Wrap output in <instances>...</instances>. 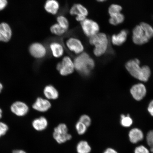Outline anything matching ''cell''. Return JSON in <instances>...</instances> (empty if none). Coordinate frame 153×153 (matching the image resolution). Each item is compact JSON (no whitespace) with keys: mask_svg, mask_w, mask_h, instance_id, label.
Listing matches in <instances>:
<instances>
[{"mask_svg":"<svg viewBox=\"0 0 153 153\" xmlns=\"http://www.w3.org/2000/svg\"><path fill=\"white\" fill-rule=\"evenodd\" d=\"M133 123V120L130 117L129 115L127 116H125L123 118H121V125L124 127H129L131 126Z\"/></svg>","mask_w":153,"mask_h":153,"instance_id":"28","label":"cell"},{"mask_svg":"<svg viewBox=\"0 0 153 153\" xmlns=\"http://www.w3.org/2000/svg\"><path fill=\"white\" fill-rule=\"evenodd\" d=\"M69 13L72 16H75L76 20L80 23L87 18L89 11L85 6L81 4L76 3L71 7Z\"/></svg>","mask_w":153,"mask_h":153,"instance_id":"7","label":"cell"},{"mask_svg":"<svg viewBox=\"0 0 153 153\" xmlns=\"http://www.w3.org/2000/svg\"><path fill=\"white\" fill-rule=\"evenodd\" d=\"M44 93L46 97L49 100H56L59 96L58 91L52 85L45 87L44 90Z\"/></svg>","mask_w":153,"mask_h":153,"instance_id":"18","label":"cell"},{"mask_svg":"<svg viewBox=\"0 0 153 153\" xmlns=\"http://www.w3.org/2000/svg\"><path fill=\"white\" fill-rule=\"evenodd\" d=\"M128 34V30L124 29L118 34H113L111 37V42L112 45L118 46L123 45L127 39Z\"/></svg>","mask_w":153,"mask_h":153,"instance_id":"13","label":"cell"},{"mask_svg":"<svg viewBox=\"0 0 153 153\" xmlns=\"http://www.w3.org/2000/svg\"><path fill=\"white\" fill-rule=\"evenodd\" d=\"M3 89V85L0 83V93L1 92V90Z\"/></svg>","mask_w":153,"mask_h":153,"instance_id":"38","label":"cell"},{"mask_svg":"<svg viewBox=\"0 0 153 153\" xmlns=\"http://www.w3.org/2000/svg\"><path fill=\"white\" fill-rule=\"evenodd\" d=\"M8 130V126L3 122H0V137L4 135Z\"/></svg>","mask_w":153,"mask_h":153,"instance_id":"31","label":"cell"},{"mask_svg":"<svg viewBox=\"0 0 153 153\" xmlns=\"http://www.w3.org/2000/svg\"><path fill=\"white\" fill-rule=\"evenodd\" d=\"M56 69L62 76L70 75L75 70L74 61L67 56L63 57L62 61L57 64Z\"/></svg>","mask_w":153,"mask_h":153,"instance_id":"5","label":"cell"},{"mask_svg":"<svg viewBox=\"0 0 153 153\" xmlns=\"http://www.w3.org/2000/svg\"><path fill=\"white\" fill-rule=\"evenodd\" d=\"M74 62L75 70L84 76L89 75L95 66L94 60L85 52L78 55Z\"/></svg>","mask_w":153,"mask_h":153,"instance_id":"3","label":"cell"},{"mask_svg":"<svg viewBox=\"0 0 153 153\" xmlns=\"http://www.w3.org/2000/svg\"><path fill=\"white\" fill-rule=\"evenodd\" d=\"M147 143L151 147V152L153 153V130L149 131L146 137Z\"/></svg>","mask_w":153,"mask_h":153,"instance_id":"29","label":"cell"},{"mask_svg":"<svg viewBox=\"0 0 153 153\" xmlns=\"http://www.w3.org/2000/svg\"><path fill=\"white\" fill-rule=\"evenodd\" d=\"M150 39L153 37V28L150 25L143 22L140 24Z\"/></svg>","mask_w":153,"mask_h":153,"instance_id":"25","label":"cell"},{"mask_svg":"<svg viewBox=\"0 0 153 153\" xmlns=\"http://www.w3.org/2000/svg\"><path fill=\"white\" fill-rule=\"evenodd\" d=\"M60 8V3L57 0H47L45 4V9L46 11L53 15L57 14Z\"/></svg>","mask_w":153,"mask_h":153,"instance_id":"17","label":"cell"},{"mask_svg":"<svg viewBox=\"0 0 153 153\" xmlns=\"http://www.w3.org/2000/svg\"><path fill=\"white\" fill-rule=\"evenodd\" d=\"M148 110L151 115L153 117V100L151 101L149 104Z\"/></svg>","mask_w":153,"mask_h":153,"instance_id":"34","label":"cell"},{"mask_svg":"<svg viewBox=\"0 0 153 153\" xmlns=\"http://www.w3.org/2000/svg\"><path fill=\"white\" fill-rule=\"evenodd\" d=\"M80 24L83 33L89 38L100 32V27L98 23L91 19L87 18L80 22Z\"/></svg>","mask_w":153,"mask_h":153,"instance_id":"4","label":"cell"},{"mask_svg":"<svg viewBox=\"0 0 153 153\" xmlns=\"http://www.w3.org/2000/svg\"><path fill=\"white\" fill-rule=\"evenodd\" d=\"M96 1L97 2H98L102 3L106 1V0H96Z\"/></svg>","mask_w":153,"mask_h":153,"instance_id":"37","label":"cell"},{"mask_svg":"<svg viewBox=\"0 0 153 153\" xmlns=\"http://www.w3.org/2000/svg\"><path fill=\"white\" fill-rule=\"evenodd\" d=\"M87 127L85 124L79 121L76 123V131L79 135H83L87 131Z\"/></svg>","mask_w":153,"mask_h":153,"instance_id":"27","label":"cell"},{"mask_svg":"<svg viewBox=\"0 0 153 153\" xmlns=\"http://www.w3.org/2000/svg\"><path fill=\"white\" fill-rule=\"evenodd\" d=\"M133 43L137 45H142L148 42L150 40L140 25L133 28L132 31Z\"/></svg>","mask_w":153,"mask_h":153,"instance_id":"8","label":"cell"},{"mask_svg":"<svg viewBox=\"0 0 153 153\" xmlns=\"http://www.w3.org/2000/svg\"><path fill=\"white\" fill-rule=\"evenodd\" d=\"M49 47L53 56L55 58H60L64 54V47L62 44L59 42H52L50 44Z\"/></svg>","mask_w":153,"mask_h":153,"instance_id":"16","label":"cell"},{"mask_svg":"<svg viewBox=\"0 0 153 153\" xmlns=\"http://www.w3.org/2000/svg\"><path fill=\"white\" fill-rule=\"evenodd\" d=\"M76 151L78 153H89L91 152V148L87 141H81L76 146Z\"/></svg>","mask_w":153,"mask_h":153,"instance_id":"22","label":"cell"},{"mask_svg":"<svg viewBox=\"0 0 153 153\" xmlns=\"http://www.w3.org/2000/svg\"><path fill=\"white\" fill-rule=\"evenodd\" d=\"M29 51L32 56L37 59L43 58L47 53V49L45 46L39 43L32 44L30 47Z\"/></svg>","mask_w":153,"mask_h":153,"instance_id":"10","label":"cell"},{"mask_svg":"<svg viewBox=\"0 0 153 153\" xmlns=\"http://www.w3.org/2000/svg\"><path fill=\"white\" fill-rule=\"evenodd\" d=\"M140 62L139 59L131 60L126 63V68L133 77L140 81L146 82L150 76L151 71L148 66H140Z\"/></svg>","mask_w":153,"mask_h":153,"instance_id":"1","label":"cell"},{"mask_svg":"<svg viewBox=\"0 0 153 153\" xmlns=\"http://www.w3.org/2000/svg\"><path fill=\"white\" fill-rule=\"evenodd\" d=\"M51 33L57 36H62L67 31L56 23L51 25L50 28Z\"/></svg>","mask_w":153,"mask_h":153,"instance_id":"23","label":"cell"},{"mask_svg":"<svg viewBox=\"0 0 153 153\" xmlns=\"http://www.w3.org/2000/svg\"><path fill=\"white\" fill-rule=\"evenodd\" d=\"M2 112L1 109L0 108V119H1L2 117Z\"/></svg>","mask_w":153,"mask_h":153,"instance_id":"39","label":"cell"},{"mask_svg":"<svg viewBox=\"0 0 153 153\" xmlns=\"http://www.w3.org/2000/svg\"><path fill=\"white\" fill-rule=\"evenodd\" d=\"M11 111L17 116H22L27 113L28 107L24 102L17 101L11 105Z\"/></svg>","mask_w":153,"mask_h":153,"instance_id":"12","label":"cell"},{"mask_svg":"<svg viewBox=\"0 0 153 153\" xmlns=\"http://www.w3.org/2000/svg\"><path fill=\"white\" fill-rule=\"evenodd\" d=\"M13 153H27L25 151L22 150H15L13 151Z\"/></svg>","mask_w":153,"mask_h":153,"instance_id":"36","label":"cell"},{"mask_svg":"<svg viewBox=\"0 0 153 153\" xmlns=\"http://www.w3.org/2000/svg\"><path fill=\"white\" fill-rule=\"evenodd\" d=\"M68 128L65 124H59L54 129L53 134V138L60 144L64 143L72 138L71 135L68 134Z\"/></svg>","mask_w":153,"mask_h":153,"instance_id":"6","label":"cell"},{"mask_svg":"<svg viewBox=\"0 0 153 153\" xmlns=\"http://www.w3.org/2000/svg\"><path fill=\"white\" fill-rule=\"evenodd\" d=\"M89 43L94 46L93 52L95 56L100 57L108 51L109 45V40L106 34L99 32L89 38Z\"/></svg>","mask_w":153,"mask_h":153,"instance_id":"2","label":"cell"},{"mask_svg":"<svg viewBox=\"0 0 153 153\" xmlns=\"http://www.w3.org/2000/svg\"><path fill=\"white\" fill-rule=\"evenodd\" d=\"M12 36V31L10 27L6 23L0 24V41L8 42Z\"/></svg>","mask_w":153,"mask_h":153,"instance_id":"15","label":"cell"},{"mask_svg":"<svg viewBox=\"0 0 153 153\" xmlns=\"http://www.w3.org/2000/svg\"><path fill=\"white\" fill-rule=\"evenodd\" d=\"M7 4V0H0V11L4 9Z\"/></svg>","mask_w":153,"mask_h":153,"instance_id":"33","label":"cell"},{"mask_svg":"<svg viewBox=\"0 0 153 153\" xmlns=\"http://www.w3.org/2000/svg\"><path fill=\"white\" fill-rule=\"evenodd\" d=\"M129 136L131 142L133 143H135L139 141L142 140L143 135L142 131L140 130L135 128L130 131Z\"/></svg>","mask_w":153,"mask_h":153,"instance_id":"19","label":"cell"},{"mask_svg":"<svg viewBox=\"0 0 153 153\" xmlns=\"http://www.w3.org/2000/svg\"><path fill=\"white\" fill-rule=\"evenodd\" d=\"M104 153H118L114 149L112 148H108L105 150Z\"/></svg>","mask_w":153,"mask_h":153,"instance_id":"35","label":"cell"},{"mask_svg":"<svg viewBox=\"0 0 153 153\" xmlns=\"http://www.w3.org/2000/svg\"><path fill=\"white\" fill-rule=\"evenodd\" d=\"M65 45L69 50L77 55L83 53L85 50L83 43L77 38H69L66 40Z\"/></svg>","mask_w":153,"mask_h":153,"instance_id":"9","label":"cell"},{"mask_svg":"<svg viewBox=\"0 0 153 153\" xmlns=\"http://www.w3.org/2000/svg\"><path fill=\"white\" fill-rule=\"evenodd\" d=\"M109 22L113 26H117L121 24L125 20V16L121 13L110 15Z\"/></svg>","mask_w":153,"mask_h":153,"instance_id":"21","label":"cell"},{"mask_svg":"<svg viewBox=\"0 0 153 153\" xmlns=\"http://www.w3.org/2000/svg\"><path fill=\"white\" fill-rule=\"evenodd\" d=\"M57 23L64 29L68 31L69 27V22L68 19L64 15H60L57 17Z\"/></svg>","mask_w":153,"mask_h":153,"instance_id":"24","label":"cell"},{"mask_svg":"<svg viewBox=\"0 0 153 153\" xmlns=\"http://www.w3.org/2000/svg\"><path fill=\"white\" fill-rule=\"evenodd\" d=\"M79 121L82 122L87 127L90 126L91 124V119L89 116L86 114H84L79 118Z\"/></svg>","mask_w":153,"mask_h":153,"instance_id":"30","label":"cell"},{"mask_svg":"<svg viewBox=\"0 0 153 153\" xmlns=\"http://www.w3.org/2000/svg\"><path fill=\"white\" fill-rule=\"evenodd\" d=\"M48 125L47 120L44 117H41L34 120L32 123V126L36 130L42 131L46 128Z\"/></svg>","mask_w":153,"mask_h":153,"instance_id":"20","label":"cell"},{"mask_svg":"<svg viewBox=\"0 0 153 153\" xmlns=\"http://www.w3.org/2000/svg\"><path fill=\"white\" fill-rule=\"evenodd\" d=\"M51 103L48 100L39 97L33 105V108L38 111L45 112L51 108Z\"/></svg>","mask_w":153,"mask_h":153,"instance_id":"14","label":"cell"},{"mask_svg":"<svg viewBox=\"0 0 153 153\" xmlns=\"http://www.w3.org/2000/svg\"><path fill=\"white\" fill-rule=\"evenodd\" d=\"M122 7L121 6L117 4H112L108 9V13L110 16L121 13Z\"/></svg>","mask_w":153,"mask_h":153,"instance_id":"26","label":"cell"},{"mask_svg":"<svg viewBox=\"0 0 153 153\" xmlns=\"http://www.w3.org/2000/svg\"><path fill=\"white\" fill-rule=\"evenodd\" d=\"M134 153H149V152L146 147L140 146L135 148Z\"/></svg>","mask_w":153,"mask_h":153,"instance_id":"32","label":"cell"},{"mask_svg":"<svg viewBox=\"0 0 153 153\" xmlns=\"http://www.w3.org/2000/svg\"><path fill=\"white\" fill-rule=\"evenodd\" d=\"M131 93L135 100L140 101L145 97L146 93V90L143 84H137L133 86L131 89Z\"/></svg>","mask_w":153,"mask_h":153,"instance_id":"11","label":"cell"}]
</instances>
